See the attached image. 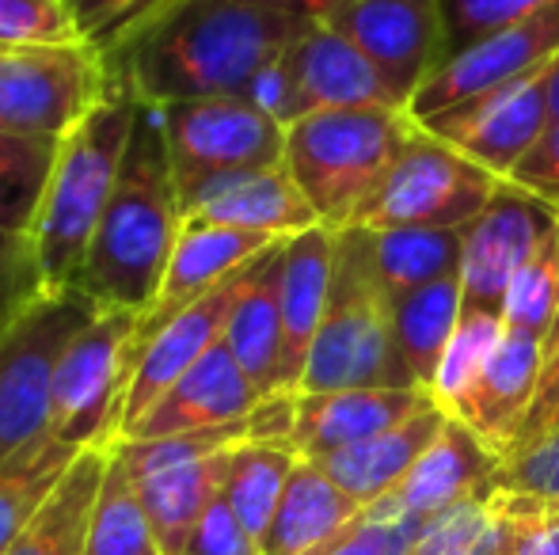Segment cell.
I'll use <instances>...</instances> for the list:
<instances>
[{
  "mask_svg": "<svg viewBox=\"0 0 559 555\" xmlns=\"http://www.w3.org/2000/svg\"><path fill=\"white\" fill-rule=\"evenodd\" d=\"M312 20L255 0H168L107 53L115 81L138 104L240 96Z\"/></svg>",
  "mask_w": 559,
  "mask_h": 555,
  "instance_id": "1",
  "label": "cell"
},
{
  "mask_svg": "<svg viewBox=\"0 0 559 555\" xmlns=\"http://www.w3.org/2000/svg\"><path fill=\"white\" fill-rule=\"evenodd\" d=\"M183 232L176 176L168 160L160 107L141 104L115 194L96 229L76 286L99 309L148 312Z\"/></svg>",
  "mask_w": 559,
  "mask_h": 555,
  "instance_id": "2",
  "label": "cell"
},
{
  "mask_svg": "<svg viewBox=\"0 0 559 555\" xmlns=\"http://www.w3.org/2000/svg\"><path fill=\"white\" fill-rule=\"evenodd\" d=\"M138 107V99L115 81L111 96L73 134L61 137L53 176L31 229V244L50 297L76 286V275L88 260V248L115 194Z\"/></svg>",
  "mask_w": 559,
  "mask_h": 555,
  "instance_id": "3",
  "label": "cell"
},
{
  "mask_svg": "<svg viewBox=\"0 0 559 555\" xmlns=\"http://www.w3.org/2000/svg\"><path fill=\"white\" fill-rule=\"evenodd\" d=\"M415 119L407 111H324L286 130V171L320 225L350 229L384 183Z\"/></svg>",
  "mask_w": 559,
  "mask_h": 555,
  "instance_id": "4",
  "label": "cell"
},
{
  "mask_svg": "<svg viewBox=\"0 0 559 555\" xmlns=\"http://www.w3.org/2000/svg\"><path fill=\"white\" fill-rule=\"evenodd\" d=\"M346 388H419L396 350L392 301L377 286L354 225L335 232L332 293L301 377V393Z\"/></svg>",
  "mask_w": 559,
  "mask_h": 555,
  "instance_id": "5",
  "label": "cell"
},
{
  "mask_svg": "<svg viewBox=\"0 0 559 555\" xmlns=\"http://www.w3.org/2000/svg\"><path fill=\"white\" fill-rule=\"evenodd\" d=\"M115 88L99 46H0V134L61 141Z\"/></svg>",
  "mask_w": 559,
  "mask_h": 555,
  "instance_id": "6",
  "label": "cell"
},
{
  "mask_svg": "<svg viewBox=\"0 0 559 555\" xmlns=\"http://www.w3.org/2000/svg\"><path fill=\"white\" fill-rule=\"evenodd\" d=\"M507 179L491 176L415 122L384 183L358 214L361 229H464Z\"/></svg>",
  "mask_w": 559,
  "mask_h": 555,
  "instance_id": "7",
  "label": "cell"
},
{
  "mask_svg": "<svg viewBox=\"0 0 559 555\" xmlns=\"http://www.w3.org/2000/svg\"><path fill=\"white\" fill-rule=\"evenodd\" d=\"M160 119L179 209L217 179L286 164V126L240 96L164 104Z\"/></svg>",
  "mask_w": 559,
  "mask_h": 555,
  "instance_id": "8",
  "label": "cell"
},
{
  "mask_svg": "<svg viewBox=\"0 0 559 555\" xmlns=\"http://www.w3.org/2000/svg\"><path fill=\"white\" fill-rule=\"evenodd\" d=\"M138 319V312L99 309V316L73 335L53 373L50 434L58 442L76 449L118 442L133 377Z\"/></svg>",
  "mask_w": 559,
  "mask_h": 555,
  "instance_id": "9",
  "label": "cell"
},
{
  "mask_svg": "<svg viewBox=\"0 0 559 555\" xmlns=\"http://www.w3.org/2000/svg\"><path fill=\"white\" fill-rule=\"evenodd\" d=\"M99 316V304L81 289L38 301L0 339V464L50 434L53 373L76 331Z\"/></svg>",
  "mask_w": 559,
  "mask_h": 555,
  "instance_id": "10",
  "label": "cell"
},
{
  "mask_svg": "<svg viewBox=\"0 0 559 555\" xmlns=\"http://www.w3.org/2000/svg\"><path fill=\"white\" fill-rule=\"evenodd\" d=\"M559 221L552 206L533 198L530 191L507 183L495 191V198L464 225L461 252V301L464 312H491L502 316L507 289L518 270L530 263L548 229Z\"/></svg>",
  "mask_w": 559,
  "mask_h": 555,
  "instance_id": "11",
  "label": "cell"
},
{
  "mask_svg": "<svg viewBox=\"0 0 559 555\" xmlns=\"http://www.w3.org/2000/svg\"><path fill=\"white\" fill-rule=\"evenodd\" d=\"M320 23L350 38L407 107L445 61L438 0H350Z\"/></svg>",
  "mask_w": 559,
  "mask_h": 555,
  "instance_id": "12",
  "label": "cell"
},
{
  "mask_svg": "<svg viewBox=\"0 0 559 555\" xmlns=\"http://www.w3.org/2000/svg\"><path fill=\"white\" fill-rule=\"evenodd\" d=\"M556 53H559V0L552 8L533 15V20L514 23V27L499 31V35L445 58L430 73V81L419 88V96L412 99L407 114L415 122H423L456 104H468V99L487 96L495 88H507V84L525 81V76L548 69L556 61Z\"/></svg>",
  "mask_w": 559,
  "mask_h": 555,
  "instance_id": "13",
  "label": "cell"
},
{
  "mask_svg": "<svg viewBox=\"0 0 559 555\" xmlns=\"http://www.w3.org/2000/svg\"><path fill=\"white\" fill-rule=\"evenodd\" d=\"M548 69L514 81L507 88H495L487 96H476L468 104H456L449 111H438L423 119L435 137L453 145L491 176L510 179L525 153L537 145V137L548 130Z\"/></svg>",
  "mask_w": 559,
  "mask_h": 555,
  "instance_id": "14",
  "label": "cell"
},
{
  "mask_svg": "<svg viewBox=\"0 0 559 555\" xmlns=\"http://www.w3.org/2000/svg\"><path fill=\"white\" fill-rule=\"evenodd\" d=\"M251 275V263L243 270H236L233 278L222 281L217 289H210L206 297H199L194 304H187L183 312L168 319L145 347L133 358V377L130 393H126V411H122V434L133 426L194 362L210 354L217 342L225 339L228 316H233V304L240 297L243 281ZM118 434V437H122Z\"/></svg>",
  "mask_w": 559,
  "mask_h": 555,
  "instance_id": "15",
  "label": "cell"
},
{
  "mask_svg": "<svg viewBox=\"0 0 559 555\" xmlns=\"http://www.w3.org/2000/svg\"><path fill=\"white\" fill-rule=\"evenodd\" d=\"M286 65L297 92V122L324 111H407L392 84L346 35L328 23H312L286 50Z\"/></svg>",
  "mask_w": 559,
  "mask_h": 555,
  "instance_id": "16",
  "label": "cell"
},
{
  "mask_svg": "<svg viewBox=\"0 0 559 555\" xmlns=\"http://www.w3.org/2000/svg\"><path fill=\"white\" fill-rule=\"evenodd\" d=\"M274 244H278V240L259 237V232L228 229V225H206V221H183L176 252H171L168 270H164L160 293H156L153 309L141 312V319H138L133 358H138V350L145 347L176 312H183L187 304L206 297L210 289H217L222 281L233 278L236 270L255 263L259 255Z\"/></svg>",
  "mask_w": 559,
  "mask_h": 555,
  "instance_id": "17",
  "label": "cell"
},
{
  "mask_svg": "<svg viewBox=\"0 0 559 555\" xmlns=\"http://www.w3.org/2000/svg\"><path fill=\"white\" fill-rule=\"evenodd\" d=\"M266 396L255 388V381L243 373L236 354L222 339L202 362H194L153 408L145 411L122 437L133 442H153V437L187 434V430L222 426V422L248 419Z\"/></svg>",
  "mask_w": 559,
  "mask_h": 555,
  "instance_id": "18",
  "label": "cell"
},
{
  "mask_svg": "<svg viewBox=\"0 0 559 555\" xmlns=\"http://www.w3.org/2000/svg\"><path fill=\"white\" fill-rule=\"evenodd\" d=\"M435 396L419 388H346V393H301L289 445L301 460H324L338 449L377 437L430 408Z\"/></svg>",
  "mask_w": 559,
  "mask_h": 555,
  "instance_id": "19",
  "label": "cell"
},
{
  "mask_svg": "<svg viewBox=\"0 0 559 555\" xmlns=\"http://www.w3.org/2000/svg\"><path fill=\"white\" fill-rule=\"evenodd\" d=\"M183 221L228 225V229L259 232V237L289 240L317 229L320 217L294 183V176L282 168L243 171L210 183L183 206Z\"/></svg>",
  "mask_w": 559,
  "mask_h": 555,
  "instance_id": "20",
  "label": "cell"
},
{
  "mask_svg": "<svg viewBox=\"0 0 559 555\" xmlns=\"http://www.w3.org/2000/svg\"><path fill=\"white\" fill-rule=\"evenodd\" d=\"M335 267V229L289 237L282 248V396L301 393L309 350L324 324Z\"/></svg>",
  "mask_w": 559,
  "mask_h": 555,
  "instance_id": "21",
  "label": "cell"
},
{
  "mask_svg": "<svg viewBox=\"0 0 559 555\" xmlns=\"http://www.w3.org/2000/svg\"><path fill=\"white\" fill-rule=\"evenodd\" d=\"M495 472H499V453L476 430L449 415L442 434L407 472V480L392 491V498L419 521H435L438 514L453 510L468 498L491 495Z\"/></svg>",
  "mask_w": 559,
  "mask_h": 555,
  "instance_id": "22",
  "label": "cell"
},
{
  "mask_svg": "<svg viewBox=\"0 0 559 555\" xmlns=\"http://www.w3.org/2000/svg\"><path fill=\"white\" fill-rule=\"evenodd\" d=\"M540 385V339L518 331H502L499 347L491 350L484 373L456 403L453 419H461L468 430H476L499 460L518 442L525 415L533 408V396Z\"/></svg>",
  "mask_w": 559,
  "mask_h": 555,
  "instance_id": "23",
  "label": "cell"
},
{
  "mask_svg": "<svg viewBox=\"0 0 559 555\" xmlns=\"http://www.w3.org/2000/svg\"><path fill=\"white\" fill-rule=\"evenodd\" d=\"M445 422L449 411L430 403V408L404 419L400 426L384 430L377 437H366V442L350 445V449H338L324 460H312V464L324 468L358 506H373L381 498H389L407 480V472L435 445V437L442 434Z\"/></svg>",
  "mask_w": 559,
  "mask_h": 555,
  "instance_id": "24",
  "label": "cell"
},
{
  "mask_svg": "<svg viewBox=\"0 0 559 555\" xmlns=\"http://www.w3.org/2000/svg\"><path fill=\"white\" fill-rule=\"evenodd\" d=\"M282 248H266L243 281L225 327V342L263 396H282Z\"/></svg>",
  "mask_w": 559,
  "mask_h": 555,
  "instance_id": "25",
  "label": "cell"
},
{
  "mask_svg": "<svg viewBox=\"0 0 559 555\" xmlns=\"http://www.w3.org/2000/svg\"><path fill=\"white\" fill-rule=\"evenodd\" d=\"M343 487L312 460H301L286 483L274 521L263 536V555H320L361 518Z\"/></svg>",
  "mask_w": 559,
  "mask_h": 555,
  "instance_id": "26",
  "label": "cell"
},
{
  "mask_svg": "<svg viewBox=\"0 0 559 555\" xmlns=\"http://www.w3.org/2000/svg\"><path fill=\"white\" fill-rule=\"evenodd\" d=\"M107 460H111V445L84 449L4 555H88L92 510H96Z\"/></svg>",
  "mask_w": 559,
  "mask_h": 555,
  "instance_id": "27",
  "label": "cell"
},
{
  "mask_svg": "<svg viewBox=\"0 0 559 555\" xmlns=\"http://www.w3.org/2000/svg\"><path fill=\"white\" fill-rule=\"evenodd\" d=\"M228 460H233V449L206 460H191V464L160 468V472L133 480L141 503H145L148 521H153L160 555L187 552V541H191L202 514L214 506V498H222Z\"/></svg>",
  "mask_w": 559,
  "mask_h": 555,
  "instance_id": "28",
  "label": "cell"
},
{
  "mask_svg": "<svg viewBox=\"0 0 559 555\" xmlns=\"http://www.w3.org/2000/svg\"><path fill=\"white\" fill-rule=\"evenodd\" d=\"M361 252L389 301L445 275H461L464 229H361Z\"/></svg>",
  "mask_w": 559,
  "mask_h": 555,
  "instance_id": "29",
  "label": "cell"
},
{
  "mask_svg": "<svg viewBox=\"0 0 559 555\" xmlns=\"http://www.w3.org/2000/svg\"><path fill=\"white\" fill-rule=\"evenodd\" d=\"M461 312V275H445L392 301V339L423 393L435 388L438 365L453 342Z\"/></svg>",
  "mask_w": 559,
  "mask_h": 555,
  "instance_id": "30",
  "label": "cell"
},
{
  "mask_svg": "<svg viewBox=\"0 0 559 555\" xmlns=\"http://www.w3.org/2000/svg\"><path fill=\"white\" fill-rule=\"evenodd\" d=\"M81 453L84 449H76V445L43 434L0 464V555L12 548L15 536L27 529V521L43 510V503L58 491V483L66 480V472Z\"/></svg>",
  "mask_w": 559,
  "mask_h": 555,
  "instance_id": "31",
  "label": "cell"
},
{
  "mask_svg": "<svg viewBox=\"0 0 559 555\" xmlns=\"http://www.w3.org/2000/svg\"><path fill=\"white\" fill-rule=\"evenodd\" d=\"M301 464V453L289 442H243L233 449L225 475V503L236 510V518L263 541L274 521L286 483L294 468Z\"/></svg>",
  "mask_w": 559,
  "mask_h": 555,
  "instance_id": "32",
  "label": "cell"
},
{
  "mask_svg": "<svg viewBox=\"0 0 559 555\" xmlns=\"http://www.w3.org/2000/svg\"><path fill=\"white\" fill-rule=\"evenodd\" d=\"M88 555H160L153 521H148L145 503L138 495V483L126 472L122 460L115 457V445L104 483H99L96 510H92Z\"/></svg>",
  "mask_w": 559,
  "mask_h": 555,
  "instance_id": "33",
  "label": "cell"
},
{
  "mask_svg": "<svg viewBox=\"0 0 559 555\" xmlns=\"http://www.w3.org/2000/svg\"><path fill=\"white\" fill-rule=\"evenodd\" d=\"M61 141L0 134V229L31 237Z\"/></svg>",
  "mask_w": 559,
  "mask_h": 555,
  "instance_id": "34",
  "label": "cell"
},
{
  "mask_svg": "<svg viewBox=\"0 0 559 555\" xmlns=\"http://www.w3.org/2000/svg\"><path fill=\"white\" fill-rule=\"evenodd\" d=\"M556 304H559V221L548 229V237L530 255V263L510 281L507 304H502V324H507V331L545 339L548 324L556 316Z\"/></svg>",
  "mask_w": 559,
  "mask_h": 555,
  "instance_id": "35",
  "label": "cell"
},
{
  "mask_svg": "<svg viewBox=\"0 0 559 555\" xmlns=\"http://www.w3.org/2000/svg\"><path fill=\"white\" fill-rule=\"evenodd\" d=\"M502 331H507L502 316H491V312H461V324H456L453 342H449L442 365H438L435 388H430L438 408H445L453 415L456 403L468 396V388L484 373L487 358L499 347Z\"/></svg>",
  "mask_w": 559,
  "mask_h": 555,
  "instance_id": "36",
  "label": "cell"
},
{
  "mask_svg": "<svg viewBox=\"0 0 559 555\" xmlns=\"http://www.w3.org/2000/svg\"><path fill=\"white\" fill-rule=\"evenodd\" d=\"M423 533H427V521L407 514L389 495L381 503L366 506L361 518L320 555H415Z\"/></svg>",
  "mask_w": 559,
  "mask_h": 555,
  "instance_id": "37",
  "label": "cell"
},
{
  "mask_svg": "<svg viewBox=\"0 0 559 555\" xmlns=\"http://www.w3.org/2000/svg\"><path fill=\"white\" fill-rule=\"evenodd\" d=\"M552 4L556 0H438L445 27V58L514 27V23L533 20Z\"/></svg>",
  "mask_w": 559,
  "mask_h": 555,
  "instance_id": "38",
  "label": "cell"
},
{
  "mask_svg": "<svg viewBox=\"0 0 559 555\" xmlns=\"http://www.w3.org/2000/svg\"><path fill=\"white\" fill-rule=\"evenodd\" d=\"M46 297L50 293H46L31 237L0 229V339Z\"/></svg>",
  "mask_w": 559,
  "mask_h": 555,
  "instance_id": "39",
  "label": "cell"
},
{
  "mask_svg": "<svg viewBox=\"0 0 559 555\" xmlns=\"http://www.w3.org/2000/svg\"><path fill=\"white\" fill-rule=\"evenodd\" d=\"M84 43L66 0H0V46Z\"/></svg>",
  "mask_w": 559,
  "mask_h": 555,
  "instance_id": "40",
  "label": "cell"
},
{
  "mask_svg": "<svg viewBox=\"0 0 559 555\" xmlns=\"http://www.w3.org/2000/svg\"><path fill=\"white\" fill-rule=\"evenodd\" d=\"M495 491L559 506V434L502 457L495 472Z\"/></svg>",
  "mask_w": 559,
  "mask_h": 555,
  "instance_id": "41",
  "label": "cell"
},
{
  "mask_svg": "<svg viewBox=\"0 0 559 555\" xmlns=\"http://www.w3.org/2000/svg\"><path fill=\"white\" fill-rule=\"evenodd\" d=\"M66 4L76 15L81 35L104 53H111L138 23H145L168 0H66Z\"/></svg>",
  "mask_w": 559,
  "mask_h": 555,
  "instance_id": "42",
  "label": "cell"
},
{
  "mask_svg": "<svg viewBox=\"0 0 559 555\" xmlns=\"http://www.w3.org/2000/svg\"><path fill=\"white\" fill-rule=\"evenodd\" d=\"M552 434H559V304H556V316H552V324H548L545 339H540L537 396H533V408H530V415H525L522 430H518V442L510 445V453L545 442V437H552Z\"/></svg>",
  "mask_w": 559,
  "mask_h": 555,
  "instance_id": "43",
  "label": "cell"
},
{
  "mask_svg": "<svg viewBox=\"0 0 559 555\" xmlns=\"http://www.w3.org/2000/svg\"><path fill=\"white\" fill-rule=\"evenodd\" d=\"M183 555H263V541L236 518V510L222 495L202 514V521L194 526Z\"/></svg>",
  "mask_w": 559,
  "mask_h": 555,
  "instance_id": "44",
  "label": "cell"
},
{
  "mask_svg": "<svg viewBox=\"0 0 559 555\" xmlns=\"http://www.w3.org/2000/svg\"><path fill=\"white\" fill-rule=\"evenodd\" d=\"M510 183L530 191L533 198H540L559 214V122H548V130L537 137V145L510 171Z\"/></svg>",
  "mask_w": 559,
  "mask_h": 555,
  "instance_id": "45",
  "label": "cell"
},
{
  "mask_svg": "<svg viewBox=\"0 0 559 555\" xmlns=\"http://www.w3.org/2000/svg\"><path fill=\"white\" fill-rule=\"evenodd\" d=\"M499 495L507 498L518 521L514 555H559V506L510 495V491H499Z\"/></svg>",
  "mask_w": 559,
  "mask_h": 555,
  "instance_id": "46",
  "label": "cell"
},
{
  "mask_svg": "<svg viewBox=\"0 0 559 555\" xmlns=\"http://www.w3.org/2000/svg\"><path fill=\"white\" fill-rule=\"evenodd\" d=\"M255 4L278 8V12H289V15H301V20L320 23L332 12H338L343 4H350V0H255Z\"/></svg>",
  "mask_w": 559,
  "mask_h": 555,
  "instance_id": "47",
  "label": "cell"
},
{
  "mask_svg": "<svg viewBox=\"0 0 559 555\" xmlns=\"http://www.w3.org/2000/svg\"><path fill=\"white\" fill-rule=\"evenodd\" d=\"M548 111H552V122H559V53L548 65Z\"/></svg>",
  "mask_w": 559,
  "mask_h": 555,
  "instance_id": "48",
  "label": "cell"
},
{
  "mask_svg": "<svg viewBox=\"0 0 559 555\" xmlns=\"http://www.w3.org/2000/svg\"><path fill=\"white\" fill-rule=\"evenodd\" d=\"M415 555H423V552H415Z\"/></svg>",
  "mask_w": 559,
  "mask_h": 555,
  "instance_id": "49",
  "label": "cell"
}]
</instances>
